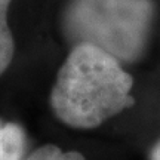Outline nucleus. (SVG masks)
I'll list each match as a JSON object with an SVG mask.
<instances>
[{
  "label": "nucleus",
  "instance_id": "f257e3e1",
  "mask_svg": "<svg viewBox=\"0 0 160 160\" xmlns=\"http://www.w3.org/2000/svg\"><path fill=\"white\" fill-rule=\"evenodd\" d=\"M132 77L116 57L89 43L71 48L58 70L49 105L64 125L93 129L133 105Z\"/></svg>",
  "mask_w": 160,
  "mask_h": 160
},
{
  "label": "nucleus",
  "instance_id": "f03ea898",
  "mask_svg": "<svg viewBox=\"0 0 160 160\" xmlns=\"http://www.w3.org/2000/svg\"><path fill=\"white\" fill-rule=\"evenodd\" d=\"M154 13L153 0H70L62 27L73 45L98 46L132 64L145 53Z\"/></svg>",
  "mask_w": 160,
  "mask_h": 160
},
{
  "label": "nucleus",
  "instance_id": "7ed1b4c3",
  "mask_svg": "<svg viewBox=\"0 0 160 160\" xmlns=\"http://www.w3.org/2000/svg\"><path fill=\"white\" fill-rule=\"evenodd\" d=\"M27 150V133L21 125L0 117V160H22Z\"/></svg>",
  "mask_w": 160,
  "mask_h": 160
},
{
  "label": "nucleus",
  "instance_id": "20e7f679",
  "mask_svg": "<svg viewBox=\"0 0 160 160\" xmlns=\"http://www.w3.org/2000/svg\"><path fill=\"white\" fill-rule=\"evenodd\" d=\"M12 0H0V76L11 65L15 55V40L8 22Z\"/></svg>",
  "mask_w": 160,
  "mask_h": 160
},
{
  "label": "nucleus",
  "instance_id": "39448f33",
  "mask_svg": "<svg viewBox=\"0 0 160 160\" xmlns=\"http://www.w3.org/2000/svg\"><path fill=\"white\" fill-rule=\"evenodd\" d=\"M22 160H86L85 156L74 151V150H65L59 148L58 145L53 144H46L42 145L37 150H34L33 153H30L27 157H24Z\"/></svg>",
  "mask_w": 160,
  "mask_h": 160
},
{
  "label": "nucleus",
  "instance_id": "423d86ee",
  "mask_svg": "<svg viewBox=\"0 0 160 160\" xmlns=\"http://www.w3.org/2000/svg\"><path fill=\"white\" fill-rule=\"evenodd\" d=\"M150 160H160V141L153 145V148L150 151Z\"/></svg>",
  "mask_w": 160,
  "mask_h": 160
}]
</instances>
